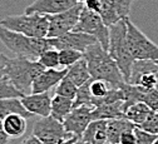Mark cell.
Segmentation results:
<instances>
[{
    "mask_svg": "<svg viewBox=\"0 0 158 144\" xmlns=\"http://www.w3.org/2000/svg\"><path fill=\"white\" fill-rule=\"evenodd\" d=\"M84 59L92 79L103 80L110 84L114 89H119L126 83L117 63L99 43L89 47L84 51Z\"/></svg>",
    "mask_w": 158,
    "mask_h": 144,
    "instance_id": "1",
    "label": "cell"
},
{
    "mask_svg": "<svg viewBox=\"0 0 158 144\" xmlns=\"http://www.w3.org/2000/svg\"><path fill=\"white\" fill-rule=\"evenodd\" d=\"M0 42L19 58L38 60L47 50L53 49L48 38H29L23 34L11 31L0 24Z\"/></svg>",
    "mask_w": 158,
    "mask_h": 144,
    "instance_id": "2",
    "label": "cell"
},
{
    "mask_svg": "<svg viewBox=\"0 0 158 144\" xmlns=\"http://www.w3.org/2000/svg\"><path fill=\"white\" fill-rule=\"evenodd\" d=\"M108 53L110 58L117 63L119 68L124 81L128 83L131 70L134 63V58L132 56L128 45H127V24L126 20L119 22L109 27V48Z\"/></svg>",
    "mask_w": 158,
    "mask_h": 144,
    "instance_id": "3",
    "label": "cell"
},
{
    "mask_svg": "<svg viewBox=\"0 0 158 144\" xmlns=\"http://www.w3.org/2000/svg\"><path fill=\"white\" fill-rule=\"evenodd\" d=\"M45 69L38 63V60H30L27 58H10L5 78L19 90L25 94L27 89H31L34 80Z\"/></svg>",
    "mask_w": 158,
    "mask_h": 144,
    "instance_id": "4",
    "label": "cell"
},
{
    "mask_svg": "<svg viewBox=\"0 0 158 144\" xmlns=\"http://www.w3.org/2000/svg\"><path fill=\"white\" fill-rule=\"evenodd\" d=\"M0 24L11 31L29 38H47L49 31V15L25 13L23 15H10L0 20Z\"/></svg>",
    "mask_w": 158,
    "mask_h": 144,
    "instance_id": "5",
    "label": "cell"
},
{
    "mask_svg": "<svg viewBox=\"0 0 158 144\" xmlns=\"http://www.w3.org/2000/svg\"><path fill=\"white\" fill-rule=\"evenodd\" d=\"M127 24V45L134 60L158 61V45L139 30L131 19H126Z\"/></svg>",
    "mask_w": 158,
    "mask_h": 144,
    "instance_id": "6",
    "label": "cell"
},
{
    "mask_svg": "<svg viewBox=\"0 0 158 144\" xmlns=\"http://www.w3.org/2000/svg\"><path fill=\"white\" fill-rule=\"evenodd\" d=\"M73 31L83 33V34H87V35L95 38L97 42L102 45V48L106 51H108L109 28L104 24L102 16L98 13H94V11H90V10L83 8L81 18H79V22H78V24Z\"/></svg>",
    "mask_w": 158,
    "mask_h": 144,
    "instance_id": "7",
    "label": "cell"
},
{
    "mask_svg": "<svg viewBox=\"0 0 158 144\" xmlns=\"http://www.w3.org/2000/svg\"><path fill=\"white\" fill-rule=\"evenodd\" d=\"M31 134L44 144H59L74 137L65 132L63 123L58 121L53 117L36 120L33 125Z\"/></svg>",
    "mask_w": 158,
    "mask_h": 144,
    "instance_id": "8",
    "label": "cell"
},
{
    "mask_svg": "<svg viewBox=\"0 0 158 144\" xmlns=\"http://www.w3.org/2000/svg\"><path fill=\"white\" fill-rule=\"evenodd\" d=\"M84 5L83 3H79L73 9L56 14V15H49V31H48V39H55L59 36H63L70 31L74 30L77 27L79 18H81L82 10Z\"/></svg>",
    "mask_w": 158,
    "mask_h": 144,
    "instance_id": "9",
    "label": "cell"
},
{
    "mask_svg": "<svg viewBox=\"0 0 158 144\" xmlns=\"http://www.w3.org/2000/svg\"><path fill=\"white\" fill-rule=\"evenodd\" d=\"M134 0H101V13L104 24L109 28L128 18Z\"/></svg>",
    "mask_w": 158,
    "mask_h": 144,
    "instance_id": "10",
    "label": "cell"
},
{
    "mask_svg": "<svg viewBox=\"0 0 158 144\" xmlns=\"http://www.w3.org/2000/svg\"><path fill=\"white\" fill-rule=\"evenodd\" d=\"M50 43L53 49H56L58 51L60 50H67V49H72V50H77V51H81L84 54V51L97 44V39L83 34V33H77V31H70L63 36H59L55 39H50Z\"/></svg>",
    "mask_w": 158,
    "mask_h": 144,
    "instance_id": "11",
    "label": "cell"
},
{
    "mask_svg": "<svg viewBox=\"0 0 158 144\" xmlns=\"http://www.w3.org/2000/svg\"><path fill=\"white\" fill-rule=\"evenodd\" d=\"M93 109L94 108H90V107L74 108L73 112L63 121L65 132L70 135L82 138L88 125L93 121V118H92Z\"/></svg>",
    "mask_w": 158,
    "mask_h": 144,
    "instance_id": "12",
    "label": "cell"
},
{
    "mask_svg": "<svg viewBox=\"0 0 158 144\" xmlns=\"http://www.w3.org/2000/svg\"><path fill=\"white\" fill-rule=\"evenodd\" d=\"M79 3V0H35L25 8V14L56 15L73 9Z\"/></svg>",
    "mask_w": 158,
    "mask_h": 144,
    "instance_id": "13",
    "label": "cell"
},
{
    "mask_svg": "<svg viewBox=\"0 0 158 144\" xmlns=\"http://www.w3.org/2000/svg\"><path fill=\"white\" fill-rule=\"evenodd\" d=\"M68 69H45L39 75L31 85V94H40V93H49L52 88H56L67 75Z\"/></svg>",
    "mask_w": 158,
    "mask_h": 144,
    "instance_id": "14",
    "label": "cell"
},
{
    "mask_svg": "<svg viewBox=\"0 0 158 144\" xmlns=\"http://www.w3.org/2000/svg\"><path fill=\"white\" fill-rule=\"evenodd\" d=\"M23 105L30 114L40 115L42 118L50 117L52 112V97L49 93H40V94H29L24 95L22 99Z\"/></svg>",
    "mask_w": 158,
    "mask_h": 144,
    "instance_id": "15",
    "label": "cell"
},
{
    "mask_svg": "<svg viewBox=\"0 0 158 144\" xmlns=\"http://www.w3.org/2000/svg\"><path fill=\"white\" fill-rule=\"evenodd\" d=\"M108 120H93L82 138L89 144H108Z\"/></svg>",
    "mask_w": 158,
    "mask_h": 144,
    "instance_id": "16",
    "label": "cell"
},
{
    "mask_svg": "<svg viewBox=\"0 0 158 144\" xmlns=\"http://www.w3.org/2000/svg\"><path fill=\"white\" fill-rule=\"evenodd\" d=\"M93 120H113L126 118L124 101H117L113 104H103L93 109L92 113Z\"/></svg>",
    "mask_w": 158,
    "mask_h": 144,
    "instance_id": "17",
    "label": "cell"
},
{
    "mask_svg": "<svg viewBox=\"0 0 158 144\" xmlns=\"http://www.w3.org/2000/svg\"><path fill=\"white\" fill-rule=\"evenodd\" d=\"M134 128L135 125L129 120H127L126 118L109 120L107 127L108 144H119L121 137L128 130H134Z\"/></svg>",
    "mask_w": 158,
    "mask_h": 144,
    "instance_id": "18",
    "label": "cell"
},
{
    "mask_svg": "<svg viewBox=\"0 0 158 144\" xmlns=\"http://www.w3.org/2000/svg\"><path fill=\"white\" fill-rule=\"evenodd\" d=\"M73 109H74V100L59 97V95H54L52 98L50 117H53L58 121L63 123L65 120V118L73 112Z\"/></svg>",
    "mask_w": 158,
    "mask_h": 144,
    "instance_id": "19",
    "label": "cell"
},
{
    "mask_svg": "<svg viewBox=\"0 0 158 144\" xmlns=\"http://www.w3.org/2000/svg\"><path fill=\"white\" fill-rule=\"evenodd\" d=\"M3 128L9 138H19L27 132V119L18 114L8 115L3 119Z\"/></svg>",
    "mask_w": 158,
    "mask_h": 144,
    "instance_id": "20",
    "label": "cell"
},
{
    "mask_svg": "<svg viewBox=\"0 0 158 144\" xmlns=\"http://www.w3.org/2000/svg\"><path fill=\"white\" fill-rule=\"evenodd\" d=\"M13 114H18L22 115L25 119H29L33 117V114H30L25 107L23 105L22 100L19 98H11V99H3L0 100V119H4L8 115H13Z\"/></svg>",
    "mask_w": 158,
    "mask_h": 144,
    "instance_id": "21",
    "label": "cell"
},
{
    "mask_svg": "<svg viewBox=\"0 0 158 144\" xmlns=\"http://www.w3.org/2000/svg\"><path fill=\"white\" fill-rule=\"evenodd\" d=\"M72 83L77 87V88H81L82 85H84L87 81H89L90 74L88 70V65H87V61L83 58L82 60H79L78 63H75L73 67L68 68V73L65 75Z\"/></svg>",
    "mask_w": 158,
    "mask_h": 144,
    "instance_id": "22",
    "label": "cell"
},
{
    "mask_svg": "<svg viewBox=\"0 0 158 144\" xmlns=\"http://www.w3.org/2000/svg\"><path fill=\"white\" fill-rule=\"evenodd\" d=\"M158 70V64L157 61H152V60H135L133 63L132 70H131V76L127 84L131 85H137L138 80L141 79V76L146 75V74H151L154 73L157 74Z\"/></svg>",
    "mask_w": 158,
    "mask_h": 144,
    "instance_id": "23",
    "label": "cell"
},
{
    "mask_svg": "<svg viewBox=\"0 0 158 144\" xmlns=\"http://www.w3.org/2000/svg\"><path fill=\"white\" fill-rule=\"evenodd\" d=\"M151 114H152V109L148 105H146L144 103H135V104L131 105L127 109L126 119L133 123L135 127H139L148 119Z\"/></svg>",
    "mask_w": 158,
    "mask_h": 144,
    "instance_id": "24",
    "label": "cell"
},
{
    "mask_svg": "<svg viewBox=\"0 0 158 144\" xmlns=\"http://www.w3.org/2000/svg\"><path fill=\"white\" fill-rule=\"evenodd\" d=\"M114 89L110 84L106 83L103 80H94L90 79L89 90L93 97V108H98L104 104V98L109 94V92Z\"/></svg>",
    "mask_w": 158,
    "mask_h": 144,
    "instance_id": "25",
    "label": "cell"
},
{
    "mask_svg": "<svg viewBox=\"0 0 158 144\" xmlns=\"http://www.w3.org/2000/svg\"><path fill=\"white\" fill-rule=\"evenodd\" d=\"M84 58V54L77 50L67 49V50H60L59 51V64H60L64 69L73 67L75 63H78L79 60H82Z\"/></svg>",
    "mask_w": 158,
    "mask_h": 144,
    "instance_id": "26",
    "label": "cell"
},
{
    "mask_svg": "<svg viewBox=\"0 0 158 144\" xmlns=\"http://www.w3.org/2000/svg\"><path fill=\"white\" fill-rule=\"evenodd\" d=\"M25 94L19 92L6 78L0 79V100L3 99H11V98H19L22 99Z\"/></svg>",
    "mask_w": 158,
    "mask_h": 144,
    "instance_id": "27",
    "label": "cell"
},
{
    "mask_svg": "<svg viewBox=\"0 0 158 144\" xmlns=\"http://www.w3.org/2000/svg\"><path fill=\"white\" fill-rule=\"evenodd\" d=\"M77 93H78V88L72 83L67 76H64V79L55 88V95L68 98V99H72V100L75 99Z\"/></svg>",
    "mask_w": 158,
    "mask_h": 144,
    "instance_id": "28",
    "label": "cell"
},
{
    "mask_svg": "<svg viewBox=\"0 0 158 144\" xmlns=\"http://www.w3.org/2000/svg\"><path fill=\"white\" fill-rule=\"evenodd\" d=\"M38 63L44 69H56V67L60 65L59 64V51L56 49L47 50L44 54L39 56Z\"/></svg>",
    "mask_w": 158,
    "mask_h": 144,
    "instance_id": "29",
    "label": "cell"
},
{
    "mask_svg": "<svg viewBox=\"0 0 158 144\" xmlns=\"http://www.w3.org/2000/svg\"><path fill=\"white\" fill-rule=\"evenodd\" d=\"M138 128H141L142 130H144V132H147L149 134L158 135V113L157 112H152V114L148 117V119Z\"/></svg>",
    "mask_w": 158,
    "mask_h": 144,
    "instance_id": "30",
    "label": "cell"
},
{
    "mask_svg": "<svg viewBox=\"0 0 158 144\" xmlns=\"http://www.w3.org/2000/svg\"><path fill=\"white\" fill-rule=\"evenodd\" d=\"M134 134H135V140H137L135 144H153L158 139V135L149 134L138 127L134 128Z\"/></svg>",
    "mask_w": 158,
    "mask_h": 144,
    "instance_id": "31",
    "label": "cell"
},
{
    "mask_svg": "<svg viewBox=\"0 0 158 144\" xmlns=\"http://www.w3.org/2000/svg\"><path fill=\"white\" fill-rule=\"evenodd\" d=\"M81 3H83L84 8L94 11V13H101V0H82Z\"/></svg>",
    "mask_w": 158,
    "mask_h": 144,
    "instance_id": "32",
    "label": "cell"
},
{
    "mask_svg": "<svg viewBox=\"0 0 158 144\" xmlns=\"http://www.w3.org/2000/svg\"><path fill=\"white\" fill-rule=\"evenodd\" d=\"M9 60H10V58H8L6 55L0 53V79L5 78V75H6V69H8Z\"/></svg>",
    "mask_w": 158,
    "mask_h": 144,
    "instance_id": "33",
    "label": "cell"
},
{
    "mask_svg": "<svg viewBox=\"0 0 158 144\" xmlns=\"http://www.w3.org/2000/svg\"><path fill=\"white\" fill-rule=\"evenodd\" d=\"M137 140H135V134H134V130H128L126 132L122 137H121V140H119V144H135Z\"/></svg>",
    "mask_w": 158,
    "mask_h": 144,
    "instance_id": "34",
    "label": "cell"
},
{
    "mask_svg": "<svg viewBox=\"0 0 158 144\" xmlns=\"http://www.w3.org/2000/svg\"><path fill=\"white\" fill-rule=\"evenodd\" d=\"M9 137L6 135L4 128H3V120L0 119V144H8L9 143Z\"/></svg>",
    "mask_w": 158,
    "mask_h": 144,
    "instance_id": "35",
    "label": "cell"
},
{
    "mask_svg": "<svg viewBox=\"0 0 158 144\" xmlns=\"http://www.w3.org/2000/svg\"><path fill=\"white\" fill-rule=\"evenodd\" d=\"M20 144H44V143H42L40 140H39L36 137H34L33 134L31 135H29V137H27Z\"/></svg>",
    "mask_w": 158,
    "mask_h": 144,
    "instance_id": "36",
    "label": "cell"
},
{
    "mask_svg": "<svg viewBox=\"0 0 158 144\" xmlns=\"http://www.w3.org/2000/svg\"><path fill=\"white\" fill-rule=\"evenodd\" d=\"M73 144H89V143H88V142H85L83 138H77V140H75Z\"/></svg>",
    "mask_w": 158,
    "mask_h": 144,
    "instance_id": "37",
    "label": "cell"
},
{
    "mask_svg": "<svg viewBox=\"0 0 158 144\" xmlns=\"http://www.w3.org/2000/svg\"><path fill=\"white\" fill-rule=\"evenodd\" d=\"M77 138H78V137H73V138H70V139H68V140H65V142H63V143H59V144H73V143L77 140Z\"/></svg>",
    "mask_w": 158,
    "mask_h": 144,
    "instance_id": "38",
    "label": "cell"
},
{
    "mask_svg": "<svg viewBox=\"0 0 158 144\" xmlns=\"http://www.w3.org/2000/svg\"><path fill=\"white\" fill-rule=\"evenodd\" d=\"M157 64H158V61H157ZM156 76H157V85H156V89L158 90V70H157V74H156Z\"/></svg>",
    "mask_w": 158,
    "mask_h": 144,
    "instance_id": "39",
    "label": "cell"
},
{
    "mask_svg": "<svg viewBox=\"0 0 158 144\" xmlns=\"http://www.w3.org/2000/svg\"><path fill=\"white\" fill-rule=\"evenodd\" d=\"M153 144H158V139H157V140H156V142H154Z\"/></svg>",
    "mask_w": 158,
    "mask_h": 144,
    "instance_id": "40",
    "label": "cell"
},
{
    "mask_svg": "<svg viewBox=\"0 0 158 144\" xmlns=\"http://www.w3.org/2000/svg\"><path fill=\"white\" fill-rule=\"evenodd\" d=\"M79 2H82V0H79Z\"/></svg>",
    "mask_w": 158,
    "mask_h": 144,
    "instance_id": "41",
    "label": "cell"
},
{
    "mask_svg": "<svg viewBox=\"0 0 158 144\" xmlns=\"http://www.w3.org/2000/svg\"><path fill=\"white\" fill-rule=\"evenodd\" d=\"M157 113H158V112H157Z\"/></svg>",
    "mask_w": 158,
    "mask_h": 144,
    "instance_id": "42",
    "label": "cell"
}]
</instances>
